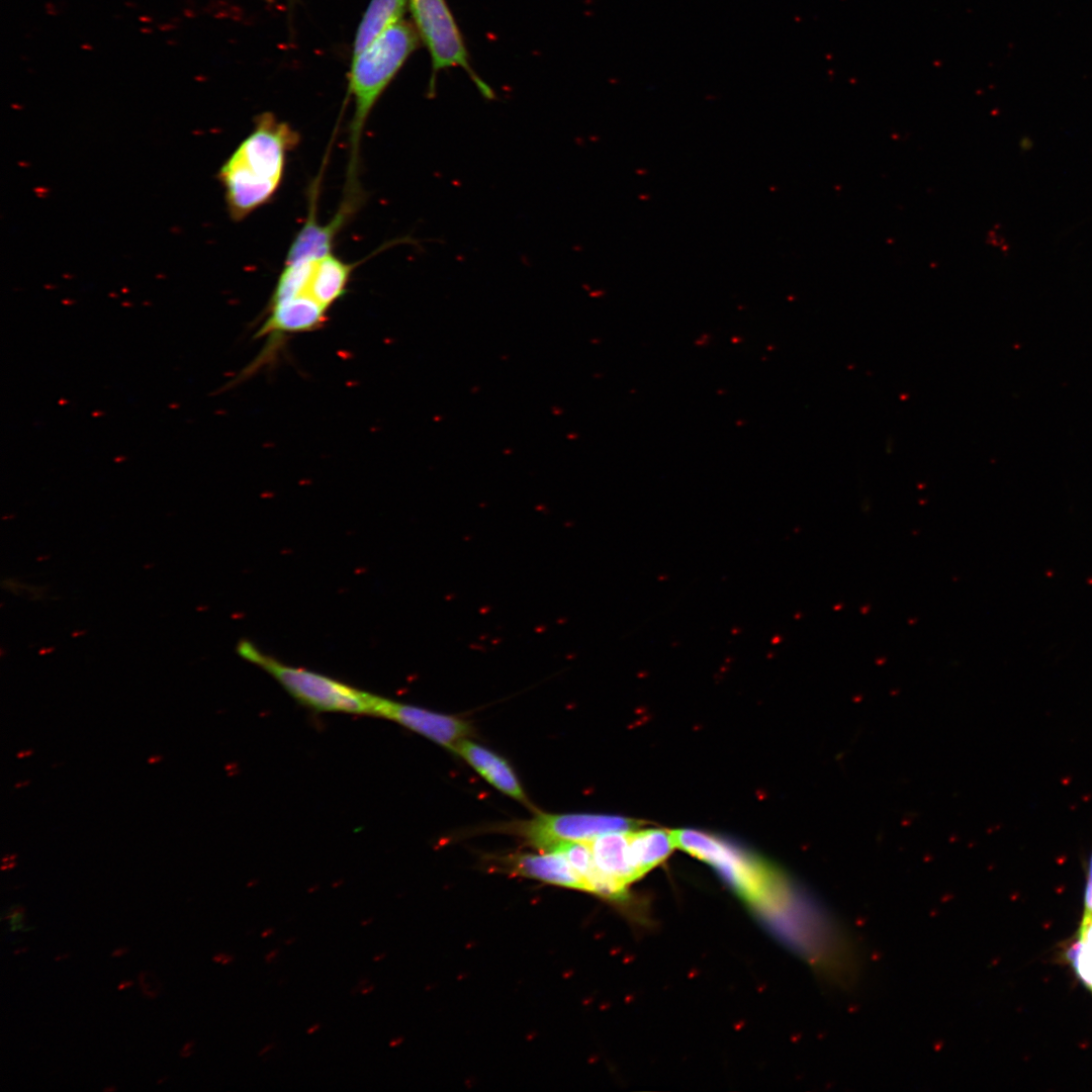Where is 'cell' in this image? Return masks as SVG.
Wrapping results in <instances>:
<instances>
[{"mask_svg": "<svg viewBox=\"0 0 1092 1092\" xmlns=\"http://www.w3.org/2000/svg\"><path fill=\"white\" fill-rule=\"evenodd\" d=\"M299 132L271 112L257 116L252 131L218 172L228 212L241 221L277 193L288 153L299 144Z\"/></svg>", "mask_w": 1092, "mask_h": 1092, "instance_id": "1", "label": "cell"}, {"mask_svg": "<svg viewBox=\"0 0 1092 1092\" xmlns=\"http://www.w3.org/2000/svg\"><path fill=\"white\" fill-rule=\"evenodd\" d=\"M420 40L414 24L401 19L362 52L352 56L348 75V95L354 102L348 139L346 190L349 193H358L359 149L368 116L408 57L418 49Z\"/></svg>", "mask_w": 1092, "mask_h": 1092, "instance_id": "2", "label": "cell"}, {"mask_svg": "<svg viewBox=\"0 0 1092 1092\" xmlns=\"http://www.w3.org/2000/svg\"><path fill=\"white\" fill-rule=\"evenodd\" d=\"M238 654L270 673L294 699L317 711L376 715L381 697L358 690L324 674L289 666L241 640Z\"/></svg>", "mask_w": 1092, "mask_h": 1092, "instance_id": "3", "label": "cell"}, {"mask_svg": "<svg viewBox=\"0 0 1092 1092\" xmlns=\"http://www.w3.org/2000/svg\"><path fill=\"white\" fill-rule=\"evenodd\" d=\"M408 8L413 24L431 57L429 90H435L436 76L441 70L459 67L469 75L486 99L494 98L491 88L471 67L461 32L446 0H408Z\"/></svg>", "mask_w": 1092, "mask_h": 1092, "instance_id": "4", "label": "cell"}, {"mask_svg": "<svg viewBox=\"0 0 1092 1092\" xmlns=\"http://www.w3.org/2000/svg\"><path fill=\"white\" fill-rule=\"evenodd\" d=\"M633 821L620 816L597 814L540 813L518 826V831L533 846L545 851L558 841H587L596 836L630 831Z\"/></svg>", "mask_w": 1092, "mask_h": 1092, "instance_id": "5", "label": "cell"}, {"mask_svg": "<svg viewBox=\"0 0 1092 1092\" xmlns=\"http://www.w3.org/2000/svg\"><path fill=\"white\" fill-rule=\"evenodd\" d=\"M355 266L334 252L295 261L288 273L290 291L294 295L309 297L330 309L346 294Z\"/></svg>", "mask_w": 1092, "mask_h": 1092, "instance_id": "6", "label": "cell"}, {"mask_svg": "<svg viewBox=\"0 0 1092 1092\" xmlns=\"http://www.w3.org/2000/svg\"><path fill=\"white\" fill-rule=\"evenodd\" d=\"M376 716L394 721L449 749L472 731L470 724L461 718L384 698L380 699Z\"/></svg>", "mask_w": 1092, "mask_h": 1092, "instance_id": "7", "label": "cell"}, {"mask_svg": "<svg viewBox=\"0 0 1092 1092\" xmlns=\"http://www.w3.org/2000/svg\"><path fill=\"white\" fill-rule=\"evenodd\" d=\"M328 308L303 296L270 300L268 315L256 336L273 339L288 334L313 332L324 326Z\"/></svg>", "mask_w": 1092, "mask_h": 1092, "instance_id": "8", "label": "cell"}, {"mask_svg": "<svg viewBox=\"0 0 1092 1092\" xmlns=\"http://www.w3.org/2000/svg\"><path fill=\"white\" fill-rule=\"evenodd\" d=\"M316 194L317 191L314 187L311 193L307 218L293 238L287 250L285 262L315 258L332 253L337 235L355 211L351 207L341 204L334 217L329 222L322 224L315 215Z\"/></svg>", "mask_w": 1092, "mask_h": 1092, "instance_id": "9", "label": "cell"}, {"mask_svg": "<svg viewBox=\"0 0 1092 1092\" xmlns=\"http://www.w3.org/2000/svg\"><path fill=\"white\" fill-rule=\"evenodd\" d=\"M450 750L462 757L495 789L525 805H530L521 783L505 758L467 738L457 741Z\"/></svg>", "mask_w": 1092, "mask_h": 1092, "instance_id": "10", "label": "cell"}, {"mask_svg": "<svg viewBox=\"0 0 1092 1092\" xmlns=\"http://www.w3.org/2000/svg\"><path fill=\"white\" fill-rule=\"evenodd\" d=\"M503 864L511 874L560 887L586 891L584 880L559 853H517L505 857Z\"/></svg>", "mask_w": 1092, "mask_h": 1092, "instance_id": "11", "label": "cell"}, {"mask_svg": "<svg viewBox=\"0 0 1092 1092\" xmlns=\"http://www.w3.org/2000/svg\"><path fill=\"white\" fill-rule=\"evenodd\" d=\"M596 867L604 874L628 885L638 877L629 855V831H614L586 841Z\"/></svg>", "mask_w": 1092, "mask_h": 1092, "instance_id": "12", "label": "cell"}, {"mask_svg": "<svg viewBox=\"0 0 1092 1092\" xmlns=\"http://www.w3.org/2000/svg\"><path fill=\"white\" fill-rule=\"evenodd\" d=\"M676 847L672 832L664 829L629 831V855L638 879L663 861Z\"/></svg>", "mask_w": 1092, "mask_h": 1092, "instance_id": "13", "label": "cell"}, {"mask_svg": "<svg viewBox=\"0 0 1092 1092\" xmlns=\"http://www.w3.org/2000/svg\"><path fill=\"white\" fill-rule=\"evenodd\" d=\"M408 0H370L356 30L353 56L362 52L387 28L403 19Z\"/></svg>", "mask_w": 1092, "mask_h": 1092, "instance_id": "14", "label": "cell"}, {"mask_svg": "<svg viewBox=\"0 0 1092 1092\" xmlns=\"http://www.w3.org/2000/svg\"><path fill=\"white\" fill-rule=\"evenodd\" d=\"M543 852L562 854L574 871L584 880L585 885L586 879L597 868L590 847L586 841H558L550 845Z\"/></svg>", "mask_w": 1092, "mask_h": 1092, "instance_id": "15", "label": "cell"}, {"mask_svg": "<svg viewBox=\"0 0 1092 1092\" xmlns=\"http://www.w3.org/2000/svg\"><path fill=\"white\" fill-rule=\"evenodd\" d=\"M1074 970L1084 984L1092 990V950L1083 944Z\"/></svg>", "mask_w": 1092, "mask_h": 1092, "instance_id": "16", "label": "cell"}, {"mask_svg": "<svg viewBox=\"0 0 1092 1092\" xmlns=\"http://www.w3.org/2000/svg\"><path fill=\"white\" fill-rule=\"evenodd\" d=\"M1085 912H1092V852L1087 868V884L1085 891Z\"/></svg>", "mask_w": 1092, "mask_h": 1092, "instance_id": "17", "label": "cell"}, {"mask_svg": "<svg viewBox=\"0 0 1092 1092\" xmlns=\"http://www.w3.org/2000/svg\"><path fill=\"white\" fill-rule=\"evenodd\" d=\"M1081 950H1082V942H1081L1080 938L1078 937V939L1075 940L1068 947V949H1067V951L1065 953L1067 961L1073 966L1074 969H1075V967H1076V965L1078 963V959H1079V954H1080Z\"/></svg>", "mask_w": 1092, "mask_h": 1092, "instance_id": "18", "label": "cell"}, {"mask_svg": "<svg viewBox=\"0 0 1092 1092\" xmlns=\"http://www.w3.org/2000/svg\"><path fill=\"white\" fill-rule=\"evenodd\" d=\"M194 1044H195V1040H193V1039L188 1040L187 1042H185L183 1048L180 1050V1053H179L180 1057H182V1058L190 1057L193 1054Z\"/></svg>", "mask_w": 1092, "mask_h": 1092, "instance_id": "19", "label": "cell"}, {"mask_svg": "<svg viewBox=\"0 0 1092 1092\" xmlns=\"http://www.w3.org/2000/svg\"><path fill=\"white\" fill-rule=\"evenodd\" d=\"M212 960L215 963H219V964H222V965H228V964L232 963L234 958L232 956H230V954L217 953L212 958Z\"/></svg>", "mask_w": 1092, "mask_h": 1092, "instance_id": "20", "label": "cell"}, {"mask_svg": "<svg viewBox=\"0 0 1092 1092\" xmlns=\"http://www.w3.org/2000/svg\"><path fill=\"white\" fill-rule=\"evenodd\" d=\"M1020 146L1022 150L1029 151L1032 148V142L1029 138H1023L1020 141Z\"/></svg>", "mask_w": 1092, "mask_h": 1092, "instance_id": "21", "label": "cell"}, {"mask_svg": "<svg viewBox=\"0 0 1092 1092\" xmlns=\"http://www.w3.org/2000/svg\"><path fill=\"white\" fill-rule=\"evenodd\" d=\"M128 950L129 949L126 946L117 947L115 950L112 951L111 957L119 958V957L125 954Z\"/></svg>", "mask_w": 1092, "mask_h": 1092, "instance_id": "22", "label": "cell"}, {"mask_svg": "<svg viewBox=\"0 0 1092 1092\" xmlns=\"http://www.w3.org/2000/svg\"><path fill=\"white\" fill-rule=\"evenodd\" d=\"M132 985H133V982H132V981H129V980H124V981H122V982H121V983H120V984L118 985L117 989H118V990H123V989H125V988H129V987H131Z\"/></svg>", "mask_w": 1092, "mask_h": 1092, "instance_id": "23", "label": "cell"}, {"mask_svg": "<svg viewBox=\"0 0 1092 1092\" xmlns=\"http://www.w3.org/2000/svg\"><path fill=\"white\" fill-rule=\"evenodd\" d=\"M276 953H277V950L271 951L269 954H267L266 960L268 962H270L271 959L276 956Z\"/></svg>", "mask_w": 1092, "mask_h": 1092, "instance_id": "24", "label": "cell"}, {"mask_svg": "<svg viewBox=\"0 0 1092 1092\" xmlns=\"http://www.w3.org/2000/svg\"><path fill=\"white\" fill-rule=\"evenodd\" d=\"M103 1091H105V1092H109V1091H116V1087H114V1086H109V1087H106V1088H104V1089H103Z\"/></svg>", "mask_w": 1092, "mask_h": 1092, "instance_id": "25", "label": "cell"}, {"mask_svg": "<svg viewBox=\"0 0 1092 1092\" xmlns=\"http://www.w3.org/2000/svg\"><path fill=\"white\" fill-rule=\"evenodd\" d=\"M34 928H35L34 926H29V927H23L21 931H23V932H24V931H30V930H32V929H34Z\"/></svg>", "mask_w": 1092, "mask_h": 1092, "instance_id": "26", "label": "cell"}, {"mask_svg": "<svg viewBox=\"0 0 1092 1092\" xmlns=\"http://www.w3.org/2000/svg\"><path fill=\"white\" fill-rule=\"evenodd\" d=\"M317 1027H318V1025L312 1026V1028H311V1029H309V1030H308L307 1032H308V1033H311V1032H312V1031H313L314 1029H317Z\"/></svg>", "mask_w": 1092, "mask_h": 1092, "instance_id": "27", "label": "cell"}, {"mask_svg": "<svg viewBox=\"0 0 1092 1092\" xmlns=\"http://www.w3.org/2000/svg\"><path fill=\"white\" fill-rule=\"evenodd\" d=\"M165 1079H167V1076H165L164 1078H161V1079H159V1080L157 1081V1084H160L161 1082H164V1081H165Z\"/></svg>", "mask_w": 1092, "mask_h": 1092, "instance_id": "28", "label": "cell"}, {"mask_svg": "<svg viewBox=\"0 0 1092 1092\" xmlns=\"http://www.w3.org/2000/svg\"><path fill=\"white\" fill-rule=\"evenodd\" d=\"M270 932H271V929H268V931H265V932H264V933H263L262 935H263V936H266V935H268V934H269Z\"/></svg>", "mask_w": 1092, "mask_h": 1092, "instance_id": "29", "label": "cell"}, {"mask_svg": "<svg viewBox=\"0 0 1092 1092\" xmlns=\"http://www.w3.org/2000/svg\"><path fill=\"white\" fill-rule=\"evenodd\" d=\"M67 957H68V956H63V958H67ZM60 960H61V957H56V958H55V961H60Z\"/></svg>", "mask_w": 1092, "mask_h": 1092, "instance_id": "30", "label": "cell"}]
</instances>
